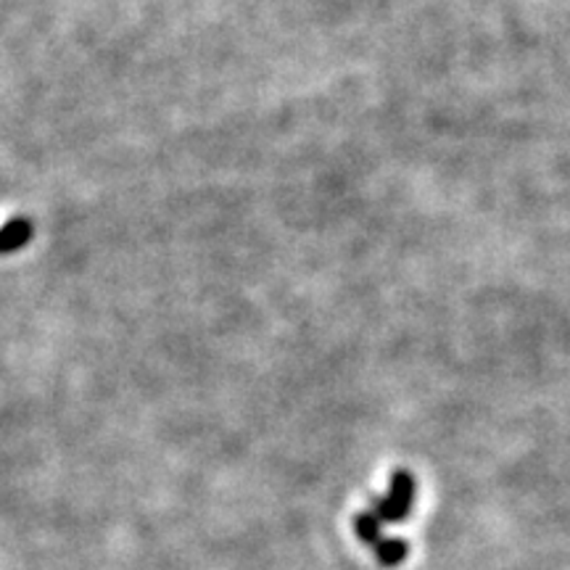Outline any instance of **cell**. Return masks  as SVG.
I'll list each match as a JSON object with an SVG mask.
<instances>
[{"label": "cell", "instance_id": "obj_3", "mask_svg": "<svg viewBox=\"0 0 570 570\" xmlns=\"http://www.w3.org/2000/svg\"><path fill=\"white\" fill-rule=\"evenodd\" d=\"M376 549V558L383 562L386 568H393V566H402L407 560V555H410V545H407L404 539H380L378 545H372Z\"/></svg>", "mask_w": 570, "mask_h": 570}, {"label": "cell", "instance_id": "obj_4", "mask_svg": "<svg viewBox=\"0 0 570 570\" xmlns=\"http://www.w3.org/2000/svg\"><path fill=\"white\" fill-rule=\"evenodd\" d=\"M355 531L365 545H378V541L383 539V522H380L370 510L359 513L355 518Z\"/></svg>", "mask_w": 570, "mask_h": 570}, {"label": "cell", "instance_id": "obj_2", "mask_svg": "<svg viewBox=\"0 0 570 570\" xmlns=\"http://www.w3.org/2000/svg\"><path fill=\"white\" fill-rule=\"evenodd\" d=\"M32 238L30 220H11L9 225L0 230V254H11V251L22 249Z\"/></svg>", "mask_w": 570, "mask_h": 570}, {"label": "cell", "instance_id": "obj_1", "mask_svg": "<svg viewBox=\"0 0 570 570\" xmlns=\"http://www.w3.org/2000/svg\"><path fill=\"white\" fill-rule=\"evenodd\" d=\"M412 502H415V478L410 473L399 471L391 478V492L370 502V513L380 522H402L410 518Z\"/></svg>", "mask_w": 570, "mask_h": 570}]
</instances>
